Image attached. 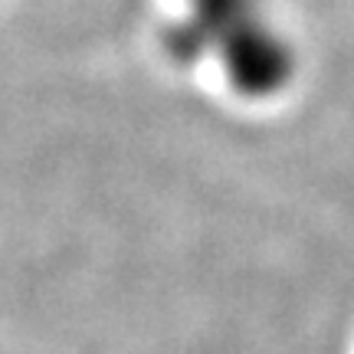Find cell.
I'll use <instances>...</instances> for the list:
<instances>
[{
    "instance_id": "cell-1",
    "label": "cell",
    "mask_w": 354,
    "mask_h": 354,
    "mask_svg": "<svg viewBox=\"0 0 354 354\" xmlns=\"http://www.w3.org/2000/svg\"><path fill=\"white\" fill-rule=\"evenodd\" d=\"M190 13L167 30V53L194 63L216 46L243 95H272L289 82L292 53L256 13V0H187Z\"/></svg>"
}]
</instances>
